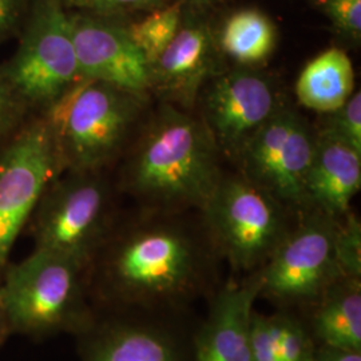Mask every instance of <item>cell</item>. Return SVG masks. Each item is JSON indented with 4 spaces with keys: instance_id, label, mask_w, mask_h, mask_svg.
<instances>
[{
    "instance_id": "obj_1",
    "label": "cell",
    "mask_w": 361,
    "mask_h": 361,
    "mask_svg": "<svg viewBox=\"0 0 361 361\" xmlns=\"http://www.w3.org/2000/svg\"><path fill=\"white\" fill-rule=\"evenodd\" d=\"M141 207L121 219L86 269L95 310H192L207 301L225 279L224 261L200 216Z\"/></svg>"
},
{
    "instance_id": "obj_2",
    "label": "cell",
    "mask_w": 361,
    "mask_h": 361,
    "mask_svg": "<svg viewBox=\"0 0 361 361\" xmlns=\"http://www.w3.org/2000/svg\"><path fill=\"white\" fill-rule=\"evenodd\" d=\"M219 153L202 119L165 104L128 150L116 188L143 209L200 212L222 178Z\"/></svg>"
},
{
    "instance_id": "obj_3",
    "label": "cell",
    "mask_w": 361,
    "mask_h": 361,
    "mask_svg": "<svg viewBox=\"0 0 361 361\" xmlns=\"http://www.w3.org/2000/svg\"><path fill=\"white\" fill-rule=\"evenodd\" d=\"M146 95L79 78L42 114L62 171L109 170L129 147Z\"/></svg>"
},
{
    "instance_id": "obj_4",
    "label": "cell",
    "mask_w": 361,
    "mask_h": 361,
    "mask_svg": "<svg viewBox=\"0 0 361 361\" xmlns=\"http://www.w3.org/2000/svg\"><path fill=\"white\" fill-rule=\"evenodd\" d=\"M0 301L11 334L34 340L75 337L95 316L86 269L38 249L7 265L0 279Z\"/></svg>"
},
{
    "instance_id": "obj_5",
    "label": "cell",
    "mask_w": 361,
    "mask_h": 361,
    "mask_svg": "<svg viewBox=\"0 0 361 361\" xmlns=\"http://www.w3.org/2000/svg\"><path fill=\"white\" fill-rule=\"evenodd\" d=\"M107 170H65L47 185L27 224L34 249L68 258L87 269L111 232L116 212Z\"/></svg>"
},
{
    "instance_id": "obj_6",
    "label": "cell",
    "mask_w": 361,
    "mask_h": 361,
    "mask_svg": "<svg viewBox=\"0 0 361 361\" xmlns=\"http://www.w3.org/2000/svg\"><path fill=\"white\" fill-rule=\"evenodd\" d=\"M200 216L233 276L261 269L297 217L244 176H222Z\"/></svg>"
},
{
    "instance_id": "obj_7",
    "label": "cell",
    "mask_w": 361,
    "mask_h": 361,
    "mask_svg": "<svg viewBox=\"0 0 361 361\" xmlns=\"http://www.w3.org/2000/svg\"><path fill=\"white\" fill-rule=\"evenodd\" d=\"M16 40L0 70L31 116H42L80 78L68 13L61 0H34Z\"/></svg>"
},
{
    "instance_id": "obj_8",
    "label": "cell",
    "mask_w": 361,
    "mask_h": 361,
    "mask_svg": "<svg viewBox=\"0 0 361 361\" xmlns=\"http://www.w3.org/2000/svg\"><path fill=\"white\" fill-rule=\"evenodd\" d=\"M337 222L338 219L314 209L300 213L292 229L259 269V298L267 300L274 310L304 313L343 279L336 258Z\"/></svg>"
},
{
    "instance_id": "obj_9",
    "label": "cell",
    "mask_w": 361,
    "mask_h": 361,
    "mask_svg": "<svg viewBox=\"0 0 361 361\" xmlns=\"http://www.w3.org/2000/svg\"><path fill=\"white\" fill-rule=\"evenodd\" d=\"M200 317L193 310H95L75 336L80 361H192Z\"/></svg>"
},
{
    "instance_id": "obj_10",
    "label": "cell",
    "mask_w": 361,
    "mask_h": 361,
    "mask_svg": "<svg viewBox=\"0 0 361 361\" xmlns=\"http://www.w3.org/2000/svg\"><path fill=\"white\" fill-rule=\"evenodd\" d=\"M62 169L44 119L31 116L0 143V279L39 198Z\"/></svg>"
},
{
    "instance_id": "obj_11",
    "label": "cell",
    "mask_w": 361,
    "mask_h": 361,
    "mask_svg": "<svg viewBox=\"0 0 361 361\" xmlns=\"http://www.w3.org/2000/svg\"><path fill=\"white\" fill-rule=\"evenodd\" d=\"M316 134L304 116L281 104L237 155L243 176L293 214L307 210V177Z\"/></svg>"
},
{
    "instance_id": "obj_12",
    "label": "cell",
    "mask_w": 361,
    "mask_h": 361,
    "mask_svg": "<svg viewBox=\"0 0 361 361\" xmlns=\"http://www.w3.org/2000/svg\"><path fill=\"white\" fill-rule=\"evenodd\" d=\"M202 122L219 152L235 157L246 141L281 106L271 78L249 66L224 70L207 82Z\"/></svg>"
},
{
    "instance_id": "obj_13",
    "label": "cell",
    "mask_w": 361,
    "mask_h": 361,
    "mask_svg": "<svg viewBox=\"0 0 361 361\" xmlns=\"http://www.w3.org/2000/svg\"><path fill=\"white\" fill-rule=\"evenodd\" d=\"M67 13L80 78L147 97L150 66L130 37L128 18Z\"/></svg>"
},
{
    "instance_id": "obj_14",
    "label": "cell",
    "mask_w": 361,
    "mask_h": 361,
    "mask_svg": "<svg viewBox=\"0 0 361 361\" xmlns=\"http://www.w3.org/2000/svg\"><path fill=\"white\" fill-rule=\"evenodd\" d=\"M261 286L259 269L224 280L197 325L192 361H252V316Z\"/></svg>"
},
{
    "instance_id": "obj_15",
    "label": "cell",
    "mask_w": 361,
    "mask_h": 361,
    "mask_svg": "<svg viewBox=\"0 0 361 361\" xmlns=\"http://www.w3.org/2000/svg\"><path fill=\"white\" fill-rule=\"evenodd\" d=\"M224 67V55L209 25L183 13L176 37L150 66V90L166 104L190 109Z\"/></svg>"
},
{
    "instance_id": "obj_16",
    "label": "cell",
    "mask_w": 361,
    "mask_h": 361,
    "mask_svg": "<svg viewBox=\"0 0 361 361\" xmlns=\"http://www.w3.org/2000/svg\"><path fill=\"white\" fill-rule=\"evenodd\" d=\"M361 154L323 133L316 134V147L307 177V210L314 209L332 219L350 212L360 192Z\"/></svg>"
},
{
    "instance_id": "obj_17",
    "label": "cell",
    "mask_w": 361,
    "mask_h": 361,
    "mask_svg": "<svg viewBox=\"0 0 361 361\" xmlns=\"http://www.w3.org/2000/svg\"><path fill=\"white\" fill-rule=\"evenodd\" d=\"M302 314L317 345L361 352V279H340Z\"/></svg>"
},
{
    "instance_id": "obj_18",
    "label": "cell",
    "mask_w": 361,
    "mask_h": 361,
    "mask_svg": "<svg viewBox=\"0 0 361 361\" xmlns=\"http://www.w3.org/2000/svg\"><path fill=\"white\" fill-rule=\"evenodd\" d=\"M355 92V70L348 54L331 47L319 54L297 78L298 102L323 114L335 111Z\"/></svg>"
},
{
    "instance_id": "obj_19",
    "label": "cell",
    "mask_w": 361,
    "mask_h": 361,
    "mask_svg": "<svg viewBox=\"0 0 361 361\" xmlns=\"http://www.w3.org/2000/svg\"><path fill=\"white\" fill-rule=\"evenodd\" d=\"M224 56L240 66L259 65L271 56L277 43V31L271 18L255 8L232 13L217 39Z\"/></svg>"
},
{
    "instance_id": "obj_20",
    "label": "cell",
    "mask_w": 361,
    "mask_h": 361,
    "mask_svg": "<svg viewBox=\"0 0 361 361\" xmlns=\"http://www.w3.org/2000/svg\"><path fill=\"white\" fill-rule=\"evenodd\" d=\"M271 350L277 361H313L317 344L310 334L302 313L297 310H274L261 313Z\"/></svg>"
},
{
    "instance_id": "obj_21",
    "label": "cell",
    "mask_w": 361,
    "mask_h": 361,
    "mask_svg": "<svg viewBox=\"0 0 361 361\" xmlns=\"http://www.w3.org/2000/svg\"><path fill=\"white\" fill-rule=\"evenodd\" d=\"M186 7L180 1H171L149 11L140 20L129 22L126 19L130 37L142 51L149 66L154 63L176 37Z\"/></svg>"
},
{
    "instance_id": "obj_22",
    "label": "cell",
    "mask_w": 361,
    "mask_h": 361,
    "mask_svg": "<svg viewBox=\"0 0 361 361\" xmlns=\"http://www.w3.org/2000/svg\"><path fill=\"white\" fill-rule=\"evenodd\" d=\"M320 133L347 145L361 154L360 91H355L345 104L326 114Z\"/></svg>"
},
{
    "instance_id": "obj_23",
    "label": "cell",
    "mask_w": 361,
    "mask_h": 361,
    "mask_svg": "<svg viewBox=\"0 0 361 361\" xmlns=\"http://www.w3.org/2000/svg\"><path fill=\"white\" fill-rule=\"evenodd\" d=\"M335 250L343 276L361 279V222L352 210L337 222Z\"/></svg>"
},
{
    "instance_id": "obj_24",
    "label": "cell",
    "mask_w": 361,
    "mask_h": 361,
    "mask_svg": "<svg viewBox=\"0 0 361 361\" xmlns=\"http://www.w3.org/2000/svg\"><path fill=\"white\" fill-rule=\"evenodd\" d=\"M169 0H61L66 11L87 13L116 18L130 13H149L168 4Z\"/></svg>"
},
{
    "instance_id": "obj_25",
    "label": "cell",
    "mask_w": 361,
    "mask_h": 361,
    "mask_svg": "<svg viewBox=\"0 0 361 361\" xmlns=\"http://www.w3.org/2000/svg\"><path fill=\"white\" fill-rule=\"evenodd\" d=\"M338 34L359 43L361 39V0H317Z\"/></svg>"
},
{
    "instance_id": "obj_26",
    "label": "cell",
    "mask_w": 361,
    "mask_h": 361,
    "mask_svg": "<svg viewBox=\"0 0 361 361\" xmlns=\"http://www.w3.org/2000/svg\"><path fill=\"white\" fill-rule=\"evenodd\" d=\"M30 116L26 104L0 70V143L20 129Z\"/></svg>"
},
{
    "instance_id": "obj_27",
    "label": "cell",
    "mask_w": 361,
    "mask_h": 361,
    "mask_svg": "<svg viewBox=\"0 0 361 361\" xmlns=\"http://www.w3.org/2000/svg\"><path fill=\"white\" fill-rule=\"evenodd\" d=\"M34 0H0V47L19 37Z\"/></svg>"
},
{
    "instance_id": "obj_28",
    "label": "cell",
    "mask_w": 361,
    "mask_h": 361,
    "mask_svg": "<svg viewBox=\"0 0 361 361\" xmlns=\"http://www.w3.org/2000/svg\"><path fill=\"white\" fill-rule=\"evenodd\" d=\"M313 361H361V352L319 345Z\"/></svg>"
},
{
    "instance_id": "obj_29",
    "label": "cell",
    "mask_w": 361,
    "mask_h": 361,
    "mask_svg": "<svg viewBox=\"0 0 361 361\" xmlns=\"http://www.w3.org/2000/svg\"><path fill=\"white\" fill-rule=\"evenodd\" d=\"M11 329H10V325L7 322V317H6V313L3 310V305H1V301H0V347L8 340V337H11Z\"/></svg>"
},
{
    "instance_id": "obj_30",
    "label": "cell",
    "mask_w": 361,
    "mask_h": 361,
    "mask_svg": "<svg viewBox=\"0 0 361 361\" xmlns=\"http://www.w3.org/2000/svg\"><path fill=\"white\" fill-rule=\"evenodd\" d=\"M169 1H180L185 7H207L217 3L219 0H169Z\"/></svg>"
}]
</instances>
